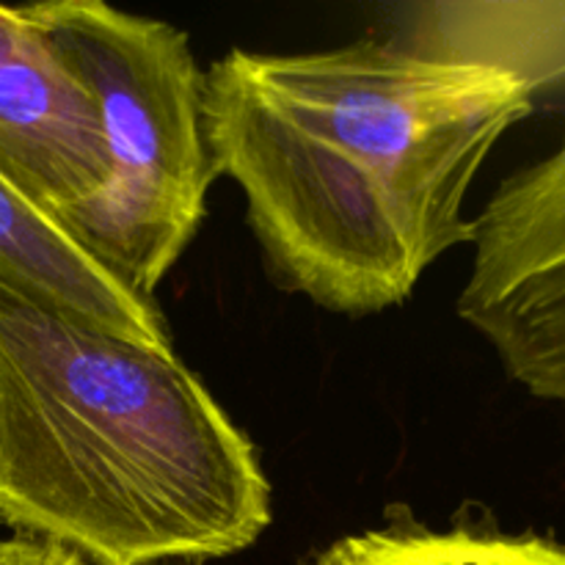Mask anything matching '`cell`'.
I'll return each instance as SVG.
<instances>
[{"mask_svg":"<svg viewBox=\"0 0 565 565\" xmlns=\"http://www.w3.org/2000/svg\"><path fill=\"white\" fill-rule=\"evenodd\" d=\"M533 110L516 77L401 42L232 50L204 75L215 177L241 188L276 276L342 315L401 307L472 243L475 177Z\"/></svg>","mask_w":565,"mask_h":565,"instance_id":"cell-1","label":"cell"},{"mask_svg":"<svg viewBox=\"0 0 565 565\" xmlns=\"http://www.w3.org/2000/svg\"><path fill=\"white\" fill-rule=\"evenodd\" d=\"M268 524L257 450L174 351L0 279V527L160 565L235 555Z\"/></svg>","mask_w":565,"mask_h":565,"instance_id":"cell-2","label":"cell"},{"mask_svg":"<svg viewBox=\"0 0 565 565\" xmlns=\"http://www.w3.org/2000/svg\"><path fill=\"white\" fill-rule=\"evenodd\" d=\"M92 97L105 177L61 224L130 290L154 298L196 237L215 180L204 75L163 20L99 0L20 6Z\"/></svg>","mask_w":565,"mask_h":565,"instance_id":"cell-3","label":"cell"},{"mask_svg":"<svg viewBox=\"0 0 565 565\" xmlns=\"http://www.w3.org/2000/svg\"><path fill=\"white\" fill-rule=\"evenodd\" d=\"M458 318L524 392L565 414V132L475 218Z\"/></svg>","mask_w":565,"mask_h":565,"instance_id":"cell-4","label":"cell"},{"mask_svg":"<svg viewBox=\"0 0 565 565\" xmlns=\"http://www.w3.org/2000/svg\"><path fill=\"white\" fill-rule=\"evenodd\" d=\"M0 177L61 221L105 177L92 97L22 9L0 6Z\"/></svg>","mask_w":565,"mask_h":565,"instance_id":"cell-5","label":"cell"},{"mask_svg":"<svg viewBox=\"0 0 565 565\" xmlns=\"http://www.w3.org/2000/svg\"><path fill=\"white\" fill-rule=\"evenodd\" d=\"M0 279L36 301L119 334L171 351V334L154 298L138 296L94 257L53 213L0 177Z\"/></svg>","mask_w":565,"mask_h":565,"instance_id":"cell-6","label":"cell"},{"mask_svg":"<svg viewBox=\"0 0 565 565\" xmlns=\"http://www.w3.org/2000/svg\"><path fill=\"white\" fill-rule=\"evenodd\" d=\"M403 47L516 77L533 105L565 94L563 0H434L412 6Z\"/></svg>","mask_w":565,"mask_h":565,"instance_id":"cell-7","label":"cell"},{"mask_svg":"<svg viewBox=\"0 0 565 565\" xmlns=\"http://www.w3.org/2000/svg\"><path fill=\"white\" fill-rule=\"evenodd\" d=\"M315 565H565V544L475 530H370L337 541Z\"/></svg>","mask_w":565,"mask_h":565,"instance_id":"cell-8","label":"cell"},{"mask_svg":"<svg viewBox=\"0 0 565 565\" xmlns=\"http://www.w3.org/2000/svg\"><path fill=\"white\" fill-rule=\"evenodd\" d=\"M0 565H86L70 550L47 544V541L9 535L0 539Z\"/></svg>","mask_w":565,"mask_h":565,"instance_id":"cell-9","label":"cell"}]
</instances>
